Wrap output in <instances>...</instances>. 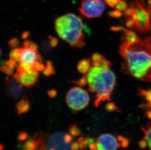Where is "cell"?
I'll list each match as a JSON object with an SVG mask.
<instances>
[{"instance_id": "obj_1", "label": "cell", "mask_w": 151, "mask_h": 150, "mask_svg": "<svg viewBox=\"0 0 151 150\" xmlns=\"http://www.w3.org/2000/svg\"><path fill=\"white\" fill-rule=\"evenodd\" d=\"M119 52L123 59L121 69L124 74L151 82V37L134 43L124 41L120 45Z\"/></svg>"}, {"instance_id": "obj_2", "label": "cell", "mask_w": 151, "mask_h": 150, "mask_svg": "<svg viewBox=\"0 0 151 150\" xmlns=\"http://www.w3.org/2000/svg\"><path fill=\"white\" fill-rule=\"evenodd\" d=\"M111 62L109 61L101 66H93L86 75L88 89L96 93L94 105L98 107L101 103L111 101V96L116 87V77L111 70Z\"/></svg>"}, {"instance_id": "obj_3", "label": "cell", "mask_w": 151, "mask_h": 150, "mask_svg": "<svg viewBox=\"0 0 151 150\" xmlns=\"http://www.w3.org/2000/svg\"><path fill=\"white\" fill-rule=\"evenodd\" d=\"M54 26L59 37L71 46L82 48L85 45L84 25L78 16L68 13L57 17L54 20Z\"/></svg>"}, {"instance_id": "obj_4", "label": "cell", "mask_w": 151, "mask_h": 150, "mask_svg": "<svg viewBox=\"0 0 151 150\" xmlns=\"http://www.w3.org/2000/svg\"><path fill=\"white\" fill-rule=\"evenodd\" d=\"M130 6L133 7V13L130 19L134 23V29L140 32H151V0H130Z\"/></svg>"}, {"instance_id": "obj_5", "label": "cell", "mask_w": 151, "mask_h": 150, "mask_svg": "<svg viewBox=\"0 0 151 150\" xmlns=\"http://www.w3.org/2000/svg\"><path fill=\"white\" fill-rule=\"evenodd\" d=\"M66 101L70 109L78 111L87 107L90 102V96L85 90L79 87H73L67 92Z\"/></svg>"}, {"instance_id": "obj_6", "label": "cell", "mask_w": 151, "mask_h": 150, "mask_svg": "<svg viewBox=\"0 0 151 150\" xmlns=\"http://www.w3.org/2000/svg\"><path fill=\"white\" fill-rule=\"evenodd\" d=\"M105 9L103 0H83L78 10L84 17L93 18L101 16Z\"/></svg>"}, {"instance_id": "obj_7", "label": "cell", "mask_w": 151, "mask_h": 150, "mask_svg": "<svg viewBox=\"0 0 151 150\" xmlns=\"http://www.w3.org/2000/svg\"><path fill=\"white\" fill-rule=\"evenodd\" d=\"M39 73L35 70L22 71L17 70L13 78L24 86L32 87L38 81Z\"/></svg>"}, {"instance_id": "obj_8", "label": "cell", "mask_w": 151, "mask_h": 150, "mask_svg": "<svg viewBox=\"0 0 151 150\" xmlns=\"http://www.w3.org/2000/svg\"><path fill=\"white\" fill-rule=\"evenodd\" d=\"M96 143L97 150H117L120 146L117 139L110 134L99 136Z\"/></svg>"}, {"instance_id": "obj_9", "label": "cell", "mask_w": 151, "mask_h": 150, "mask_svg": "<svg viewBox=\"0 0 151 150\" xmlns=\"http://www.w3.org/2000/svg\"><path fill=\"white\" fill-rule=\"evenodd\" d=\"M65 133L59 132L54 134L49 137L47 141V146L49 148H53L56 150H70V144L65 143L63 136Z\"/></svg>"}, {"instance_id": "obj_10", "label": "cell", "mask_w": 151, "mask_h": 150, "mask_svg": "<svg viewBox=\"0 0 151 150\" xmlns=\"http://www.w3.org/2000/svg\"><path fill=\"white\" fill-rule=\"evenodd\" d=\"M37 52L29 48H23L21 53L19 62L33 65L37 61L42 62V57Z\"/></svg>"}, {"instance_id": "obj_11", "label": "cell", "mask_w": 151, "mask_h": 150, "mask_svg": "<svg viewBox=\"0 0 151 150\" xmlns=\"http://www.w3.org/2000/svg\"><path fill=\"white\" fill-rule=\"evenodd\" d=\"M7 93L12 98H19L23 93L24 88L23 85L18 82L13 78V79L7 81Z\"/></svg>"}, {"instance_id": "obj_12", "label": "cell", "mask_w": 151, "mask_h": 150, "mask_svg": "<svg viewBox=\"0 0 151 150\" xmlns=\"http://www.w3.org/2000/svg\"><path fill=\"white\" fill-rule=\"evenodd\" d=\"M112 31H121L123 34V39L125 41H128L130 43H134L139 40L137 35L131 30L124 29L121 26H113L111 27Z\"/></svg>"}, {"instance_id": "obj_13", "label": "cell", "mask_w": 151, "mask_h": 150, "mask_svg": "<svg viewBox=\"0 0 151 150\" xmlns=\"http://www.w3.org/2000/svg\"><path fill=\"white\" fill-rule=\"evenodd\" d=\"M16 110L18 115H21L29 112L30 110V104L28 98L24 96L16 104Z\"/></svg>"}, {"instance_id": "obj_14", "label": "cell", "mask_w": 151, "mask_h": 150, "mask_svg": "<svg viewBox=\"0 0 151 150\" xmlns=\"http://www.w3.org/2000/svg\"><path fill=\"white\" fill-rule=\"evenodd\" d=\"M77 70L84 75H87L91 69V62L88 59H84L79 61L77 64Z\"/></svg>"}, {"instance_id": "obj_15", "label": "cell", "mask_w": 151, "mask_h": 150, "mask_svg": "<svg viewBox=\"0 0 151 150\" xmlns=\"http://www.w3.org/2000/svg\"><path fill=\"white\" fill-rule=\"evenodd\" d=\"M91 60L93 66L94 67L101 66L108 61L103 56L97 53L93 54Z\"/></svg>"}, {"instance_id": "obj_16", "label": "cell", "mask_w": 151, "mask_h": 150, "mask_svg": "<svg viewBox=\"0 0 151 150\" xmlns=\"http://www.w3.org/2000/svg\"><path fill=\"white\" fill-rule=\"evenodd\" d=\"M55 69L52 62L50 61H47L46 62V67L43 71V75L46 76H50L55 74Z\"/></svg>"}, {"instance_id": "obj_17", "label": "cell", "mask_w": 151, "mask_h": 150, "mask_svg": "<svg viewBox=\"0 0 151 150\" xmlns=\"http://www.w3.org/2000/svg\"><path fill=\"white\" fill-rule=\"evenodd\" d=\"M77 142L79 145L80 150L86 149L87 147L93 143L94 140L91 138H86L85 137H80L78 139Z\"/></svg>"}, {"instance_id": "obj_18", "label": "cell", "mask_w": 151, "mask_h": 150, "mask_svg": "<svg viewBox=\"0 0 151 150\" xmlns=\"http://www.w3.org/2000/svg\"><path fill=\"white\" fill-rule=\"evenodd\" d=\"M142 130L144 134V139L147 141L149 147L151 150V122L142 127Z\"/></svg>"}, {"instance_id": "obj_19", "label": "cell", "mask_w": 151, "mask_h": 150, "mask_svg": "<svg viewBox=\"0 0 151 150\" xmlns=\"http://www.w3.org/2000/svg\"><path fill=\"white\" fill-rule=\"evenodd\" d=\"M22 49V48H16L12 50L9 56L10 59L15 60L17 62H19V59Z\"/></svg>"}, {"instance_id": "obj_20", "label": "cell", "mask_w": 151, "mask_h": 150, "mask_svg": "<svg viewBox=\"0 0 151 150\" xmlns=\"http://www.w3.org/2000/svg\"><path fill=\"white\" fill-rule=\"evenodd\" d=\"M15 68L7 64H4V65L0 67V70L7 76H11L14 72Z\"/></svg>"}, {"instance_id": "obj_21", "label": "cell", "mask_w": 151, "mask_h": 150, "mask_svg": "<svg viewBox=\"0 0 151 150\" xmlns=\"http://www.w3.org/2000/svg\"><path fill=\"white\" fill-rule=\"evenodd\" d=\"M68 131L71 136H77L81 134V130L77 125H70L68 126Z\"/></svg>"}, {"instance_id": "obj_22", "label": "cell", "mask_w": 151, "mask_h": 150, "mask_svg": "<svg viewBox=\"0 0 151 150\" xmlns=\"http://www.w3.org/2000/svg\"><path fill=\"white\" fill-rule=\"evenodd\" d=\"M117 139L119 146L123 148L128 147V146L130 144V141L128 139L121 135H119L117 136Z\"/></svg>"}, {"instance_id": "obj_23", "label": "cell", "mask_w": 151, "mask_h": 150, "mask_svg": "<svg viewBox=\"0 0 151 150\" xmlns=\"http://www.w3.org/2000/svg\"><path fill=\"white\" fill-rule=\"evenodd\" d=\"M23 45L25 48H29L31 49L34 50L35 51H38V46L35 43L29 40H26L24 41Z\"/></svg>"}, {"instance_id": "obj_24", "label": "cell", "mask_w": 151, "mask_h": 150, "mask_svg": "<svg viewBox=\"0 0 151 150\" xmlns=\"http://www.w3.org/2000/svg\"><path fill=\"white\" fill-rule=\"evenodd\" d=\"M139 92L140 96L144 97L148 103L151 102V90L145 91L140 89Z\"/></svg>"}, {"instance_id": "obj_25", "label": "cell", "mask_w": 151, "mask_h": 150, "mask_svg": "<svg viewBox=\"0 0 151 150\" xmlns=\"http://www.w3.org/2000/svg\"><path fill=\"white\" fill-rule=\"evenodd\" d=\"M70 82L73 84H76L79 86H84L88 84L87 76L85 75H84V76L80 79L75 80V81H72Z\"/></svg>"}, {"instance_id": "obj_26", "label": "cell", "mask_w": 151, "mask_h": 150, "mask_svg": "<svg viewBox=\"0 0 151 150\" xmlns=\"http://www.w3.org/2000/svg\"><path fill=\"white\" fill-rule=\"evenodd\" d=\"M20 44V41L17 38H12L8 41V45L12 49L17 48Z\"/></svg>"}, {"instance_id": "obj_27", "label": "cell", "mask_w": 151, "mask_h": 150, "mask_svg": "<svg viewBox=\"0 0 151 150\" xmlns=\"http://www.w3.org/2000/svg\"><path fill=\"white\" fill-rule=\"evenodd\" d=\"M105 109L108 112H111L113 111H117V112H120L116 105L113 102H108L106 105Z\"/></svg>"}, {"instance_id": "obj_28", "label": "cell", "mask_w": 151, "mask_h": 150, "mask_svg": "<svg viewBox=\"0 0 151 150\" xmlns=\"http://www.w3.org/2000/svg\"><path fill=\"white\" fill-rule=\"evenodd\" d=\"M128 7V4L126 1H120L116 6V9L121 11H124Z\"/></svg>"}, {"instance_id": "obj_29", "label": "cell", "mask_w": 151, "mask_h": 150, "mask_svg": "<svg viewBox=\"0 0 151 150\" xmlns=\"http://www.w3.org/2000/svg\"><path fill=\"white\" fill-rule=\"evenodd\" d=\"M48 38H49V41H50V46L51 48H54L57 46L58 44V39L57 38L52 35H49Z\"/></svg>"}, {"instance_id": "obj_30", "label": "cell", "mask_w": 151, "mask_h": 150, "mask_svg": "<svg viewBox=\"0 0 151 150\" xmlns=\"http://www.w3.org/2000/svg\"><path fill=\"white\" fill-rule=\"evenodd\" d=\"M45 65L42 62L37 61L33 64V69L35 70L38 72L43 71Z\"/></svg>"}, {"instance_id": "obj_31", "label": "cell", "mask_w": 151, "mask_h": 150, "mask_svg": "<svg viewBox=\"0 0 151 150\" xmlns=\"http://www.w3.org/2000/svg\"><path fill=\"white\" fill-rule=\"evenodd\" d=\"M29 137V135L25 131H21L19 132L18 136V139L20 141H26Z\"/></svg>"}, {"instance_id": "obj_32", "label": "cell", "mask_w": 151, "mask_h": 150, "mask_svg": "<svg viewBox=\"0 0 151 150\" xmlns=\"http://www.w3.org/2000/svg\"><path fill=\"white\" fill-rule=\"evenodd\" d=\"M109 15L113 18H117L121 17L122 16V13H121V12L119 10L116 9V10H113V11L110 12Z\"/></svg>"}, {"instance_id": "obj_33", "label": "cell", "mask_w": 151, "mask_h": 150, "mask_svg": "<svg viewBox=\"0 0 151 150\" xmlns=\"http://www.w3.org/2000/svg\"><path fill=\"white\" fill-rule=\"evenodd\" d=\"M121 0H104L106 4H108L110 7H115Z\"/></svg>"}, {"instance_id": "obj_34", "label": "cell", "mask_w": 151, "mask_h": 150, "mask_svg": "<svg viewBox=\"0 0 151 150\" xmlns=\"http://www.w3.org/2000/svg\"><path fill=\"white\" fill-rule=\"evenodd\" d=\"M63 139L65 143L67 144H70L72 141V137L71 136L68 134H65L63 136Z\"/></svg>"}, {"instance_id": "obj_35", "label": "cell", "mask_w": 151, "mask_h": 150, "mask_svg": "<svg viewBox=\"0 0 151 150\" xmlns=\"http://www.w3.org/2000/svg\"><path fill=\"white\" fill-rule=\"evenodd\" d=\"M147 141L145 139H143L138 142V145L141 149H145L147 146Z\"/></svg>"}, {"instance_id": "obj_36", "label": "cell", "mask_w": 151, "mask_h": 150, "mask_svg": "<svg viewBox=\"0 0 151 150\" xmlns=\"http://www.w3.org/2000/svg\"><path fill=\"white\" fill-rule=\"evenodd\" d=\"M47 95L49 96V97L50 98H55L57 95V91L54 89H51L48 91L47 92Z\"/></svg>"}, {"instance_id": "obj_37", "label": "cell", "mask_w": 151, "mask_h": 150, "mask_svg": "<svg viewBox=\"0 0 151 150\" xmlns=\"http://www.w3.org/2000/svg\"><path fill=\"white\" fill-rule=\"evenodd\" d=\"M71 150H78L79 149V145L78 142H74L70 145Z\"/></svg>"}, {"instance_id": "obj_38", "label": "cell", "mask_w": 151, "mask_h": 150, "mask_svg": "<svg viewBox=\"0 0 151 150\" xmlns=\"http://www.w3.org/2000/svg\"><path fill=\"white\" fill-rule=\"evenodd\" d=\"M29 36V31H24L23 33L22 37L24 39H27Z\"/></svg>"}, {"instance_id": "obj_39", "label": "cell", "mask_w": 151, "mask_h": 150, "mask_svg": "<svg viewBox=\"0 0 151 150\" xmlns=\"http://www.w3.org/2000/svg\"><path fill=\"white\" fill-rule=\"evenodd\" d=\"M90 149L91 150H97V146L96 143H93L90 145Z\"/></svg>"}, {"instance_id": "obj_40", "label": "cell", "mask_w": 151, "mask_h": 150, "mask_svg": "<svg viewBox=\"0 0 151 150\" xmlns=\"http://www.w3.org/2000/svg\"><path fill=\"white\" fill-rule=\"evenodd\" d=\"M145 115L149 119L151 120V110L149 111L148 112H146L145 113Z\"/></svg>"}, {"instance_id": "obj_41", "label": "cell", "mask_w": 151, "mask_h": 150, "mask_svg": "<svg viewBox=\"0 0 151 150\" xmlns=\"http://www.w3.org/2000/svg\"><path fill=\"white\" fill-rule=\"evenodd\" d=\"M144 107H146V106H147L148 107H151V102H150V103H148V104H146L145 105H143Z\"/></svg>"}, {"instance_id": "obj_42", "label": "cell", "mask_w": 151, "mask_h": 150, "mask_svg": "<svg viewBox=\"0 0 151 150\" xmlns=\"http://www.w3.org/2000/svg\"><path fill=\"white\" fill-rule=\"evenodd\" d=\"M4 150V146L1 144H0V150Z\"/></svg>"}, {"instance_id": "obj_43", "label": "cell", "mask_w": 151, "mask_h": 150, "mask_svg": "<svg viewBox=\"0 0 151 150\" xmlns=\"http://www.w3.org/2000/svg\"><path fill=\"white\" fill-rule=\"evenodd\" d=\"M1 55H2V51H1V48H0V58H1Z\"/></svg>"}, {"instance_id": "obj_44", "label": "cell", "mask_w": 151, "mask_h": 150, "mask_svg": "<svg viewBox=\"0 0 151 150\" xmlns=\"http://www.w3.org/2000/svg\"><path fill=\"white\" fill-rule=\"evenodd\" d=\"M49 150H56L55 149H54L53 148H49Z\"/></svg>"}]
</instances>
